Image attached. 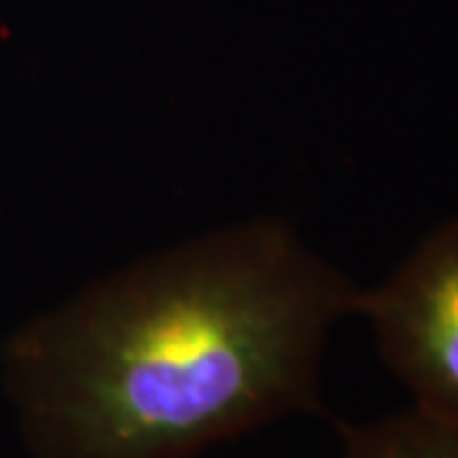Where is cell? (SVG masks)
<instances>
[{
  "label": "cell",
  "instance_id": "obj_3",
  "mask_svg": "<svg viewBox=\"0 0 458 458\" xmlns=\"http://www.w3.org/2000/svg\"><path fill=\"white\" fill-rule=\"evenodd\" d=\"M339 430V458H458V428L415 405Z\"/></svg>",
  "mask_w": 458,
  "mask_h": 458
},
{
  "label": "cell",
  "instance_id": "obj_1",
  "mask_svg": "<svg viewBox=\"0 0 458 458\" xmlns=\"http://www.w3.org/2000/svg\"><path fill=\"white\" fill-rule=\"evenodd\" d=\"M360 291L276 216L131 262L5 344L26 445L33 458H194L321 412L328 334Z\"/></svg>",
  "mask_w": 458,
  "mask_h": 458
},
{
  "label": "cell",
  "instance_id": "obj_2",
  "mask_svg": "<svg viewBox=\"0 0 458 458\" xmlns=\"http://www.w3.org/2000/svg\"><path fill=\"white\" fill-rule=\"evenodd\" d=\"M357 313L412 405L458 428V219L426 234L385 283L360 291Z\"/></svg>",
  "mask_w": 458,
  "mask_h": 458
}]
</instances>
